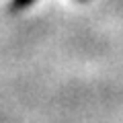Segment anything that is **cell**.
Segmentation results:
<instances>
[{
  "label": "cell",
  "instance_id": "obj_1",
  "mask_svg": "<svg viewBox=\"0 0 123 123\" xmlns=\"http://www.w3.org/2000/svg\"><path fill=\"white\" fill-rule=\"evenodd\" d=\"M35 0H10V10L12 12H18V10H25L33 4Z\"/></svg>",
  "mask_w": 123,
  "mask_h": 123
},
{
  "label": "cell",
  "instance_id": "obj_2",
  "mask_svg": "<svg viewBox=\"0 0 123 123\" xmlns=\"http://www.w3.org/2000/svg\"><path fill=\"white\" fill-rule=\"evenodd\" d=\"M80 2H86V0H80Z\"/></svg>",
  "mask_w": 123,
  "mask_h": 123
}]
</instances>
